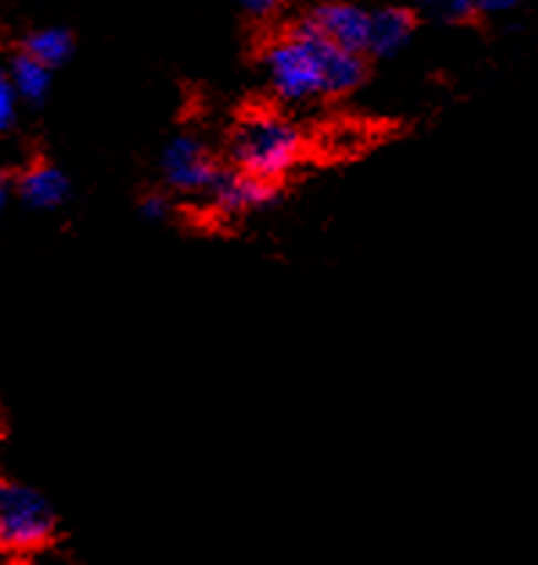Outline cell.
Listing matches in <instances>:
<instances>
[{
    "mask_svg": "<svg viewBox=\"0 0 538 565\" xmlns=\"http://www.w3.org/2000/svg\"><path fill=\"white\" fill-rule=\"evenodd\" d=\"M235 3L241 6V11H244V14L263 20V17H271L276 9H279L282 0H235Z\"/></svg>",
    "mask_w": 538,
    "mask_h": 565,
    "instance_id": "14",
    "label": "cell"
},
{
    "mask_svg": "<svg viewBox=\"0 0 538 565\" xmlns=\"http://www.w3.org/2000/svg\"><path fill=\"white\" fill-rule=\"evenodd\" d=\"M476 3V14H508V11L519 9L525 0H473Z\"/></svg>",
    "mask_w": 538,
    "mask_h": 565,
    "instance_id": "15",
    "label": "cell"
},
{
    "mask_svg": "<svg viewBox=\"0 0 538 565\" xmlns=\"http://www.w3.org/2000/svg\"><path fill=\"white\" fill-rule=\"evenodd\" d=\"M304 131L282 113H249L230 131L228 153L235 170L279 183L304 159Z\"/></svg>",
    "mask_w": 538,
    "mask_h": 565,
    "instance_id": "2",
    "label": "cell"
},
{
    "mask_svg": "<svg viewBox=\"0 0 538 565\" xmlns=\"http://www.w3.org/2000/svg\"><path fill=\"white\" fill-rule=\"evenodd\" d=\"M17 194L31 211H57L68 203L72 186H68V178L63 175V170L48 164V161H36L20 175Z\"/></svg>",
    "mask_w": 538,
    "mask_h": 565,
    "instance_id": "7",
    "label": "cell"
},
{
    "mask_svg": "<svg viewBox=\"0 0 538 565\" xmlns=\"http://www.w3.org/2000/svg\"><path fill=\"white\" fill-rule=\"evenodd\" d=\"M22 52L48 63L50 68H57L72 57L74 39L66 28H39V31L28 33V39L22 42Z\"/></svg>",
    "mask_w": 538,
    "mask_h": 565,
    "instance_id": "10",
    "label": "cell"
},
{
    "mask_svg": "<svg viewBox=\"0 0 538 565\" xmlns=\"http://www.w3.org/2000/svg\"><path fill=\"white\" fill-rule=\"evenodd\" d=\"M419 6L430 20L445 22V25H456V22H465L467 17L476 14L473 0H419Z\"/></svg>",
    "mask_w": 538,
    "mask_h": 565,
    "instance_id": "11",
    "label": "cell"
},
{
    "mask_svg": "<svg viewBox=\"0 0 538 565\" xmlns=\"http://www.w3.org/2000/svg\"><path fill=\"white\" fill-rule=\"evenodd\" d=\"M6 203H9V183H6L3 175H0V211H3Z\"/></svg>",
    "mask_w": 538,
    "mask_h": 565,
    "instance_id": "16",
    "label": "cell"
},
{
    "mask_svg": "<svg viewBox=\"0 0 538 565\" xmlns=\"http://www.w3.org/2000/svg\"><path fill=\"white\" fill-rule=\"evenodd\" d=\"M161 175L167 186L183 194L211 192L222 170L211 148L194 135H178L161 153Z\"/></svg>",
    "mask_w": 538,
    "mask_h": 565,
    "instance_id": "4",
    "label": "cell"
},
{
    "mask_svg": "<svg viewBox=\"0 0 538 565\" xmlns=\"http://www.w3.org/2000/svg\"><path fill=\"white\" fill-rule=\"evenodd\" d=\"M6 68H9V77L22 102L39 104L48 99L52 88V72H55V68H50L48 63L36 61V57L28 55V52L22 50L11 57V63Z\"/></svg>",
    "mask_w": 538,
    "mask_h": 565,
    "instance_id": "9",
    "label": "cell"
},
{
    "mask_svg": "<svg viewBox=\"0 0 538 565\" xmlns=\"http://www.w3.org/2000/svg\"><path fill=\"white\" fill-rule=\"evenodd\" d=\"M369 17H372V11L352 3V0H326V3L315 6L304 22L337 47L367 55Z\"/></svg>",
    "mask_w": 538,
    "mask_h": 565,
    "instance_id": "5",
    "label": "cell"
},
{
    "mask_svg": "<svg viewBox=\"0 0 538 565\" xmlns=\"http://www.w3.org/2000/svg\"><path fill=\"white\" fill-rule=\"evenodd\" d=\"M55 530V511L39 489L0 476V555H36L52 544Z\"/></svg>",
    "mask_w": 538,
    "mask_h": 565,
    "instance_id": "3",
    "label": "cell"
},
{
    "mask_svg": "<svg viewBox=\"0 0 538 565\" xmlns=\"http://www.w3.org/2000/svg\"><path fill=\"white\" fill-rule=\"evenodd\" d=\"M213 205L219 207L228 216H241V213H252L274 203L276 198V183L263 181V178L252 175L244 170H230L219 175V181L213 183L211 192Z\"/></svg>",
    "mask_w": 538,
    "mask_h": 565,
    "instance_id": "6",
    "label": "cell"
},
{
    "mask_svg": "<svg viewBox=\"0 0 538 565\" xmlns=\"http://www.w3.org/2000/svg\"><path fill=\"white\" fill-rule=\"evenodd\" d=\"M265 79L287 104L342 96L363 79V55L337 47L300 22L265 50Z\"/></svg>",
    "mask_w": 538,
    "mask_h": 565,
    "instance_id": "1",
    "label": "cell"
},
{
    "mask_svg": "<svg viewBox=\"0 0 538 565\" xmlns=\"http://www.w3.org/2000/svg\"><path fill=\"white\" fill-rule=\"evenodd\" d=\"M415 20L410 11L397 9V6H383L375 9L369 17V42L367 55L375 57H391L399 50L408 47L410 36H413Z\"/></svg>",
    "mask_w": 538,
    "mask_h": 565,
    "instance_id": "8",
    "label": "cell"
},
{
    "mask_svg": "<svg viewBox=\"0 0 538 565\" xmlns=\"http://www.w3.org/2000/svg\"><path fill=\"white\" fill-rule=\"evenodd\" d=\"M140 207L143 216H146L148 222H161V218L170 216V200H167L165 194H148Z\"/></svg>",
    "mask_w": 538,
    "mask_h": 565,
    "instance_id": "13",
    "label": "cell"
},
{
    "mask_svg": "<svg viewBox=\"0 0 538 565\" xmlns=\"http://www.w3.org/2000/svg\"><path fill=\"white\" fill-rule=\"evenodd\" d=\"M20 104L22 99L11 83L9 68H0V135L14 129L17 118H20Z\"/></svg>",
    "mask_w": 538,
    "mask_h": 565,
    "instance_id": "12",
    "label": "cell"
}]
</instances>
